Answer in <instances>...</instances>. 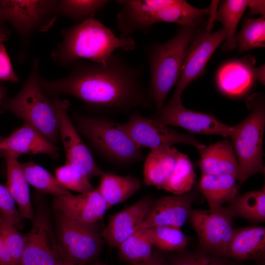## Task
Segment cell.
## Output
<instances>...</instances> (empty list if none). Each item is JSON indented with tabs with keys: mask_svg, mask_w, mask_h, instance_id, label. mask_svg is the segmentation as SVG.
Here are the masks:
<instances>
[{
	"mask_svg": "<svg viewBox=\"0 0 265 265\" xmlns=\"http://www.w3.org/2000/svg\"><path fill=\"white\" fill-rule=\"evenodd\" d=\"M143 72V65L131 64L121 54L114 53L104 63L76 61L65 77H40L39 83L49 96L69 95L104 114L127 112L153 105L142 82Z\"/></svg>",
	"mask_w": 265,
	"mask_h": 265,
	"instance_id": "obj_1",
	"label": "cell"
},
{
	"mask_svg": "<svg viewBox=\"0 0 265 265\" xmlns=\"http://www.w3.org/2000/svg\"><path fill=\"white\" fill-rule=\"evenodd\" d=\"M61 39L51 53V58L62 68L80 60L104 63L115 52L133 50L135 40L117 36L94 17L75 23L61 30Z\"/></svg>",
	"mask_w": 265,
	"mask_h": 265,
	"instance_id": "obj_2",
	"label": "cell"
},
{
	"mask_svg": "<svg viewBox=\"0 0 265 265\" xmlns=\"http://www.w3.org/2000/svg\"><path fill=\"white\" fill-rule=\"evenodd\" d=\"M116 21L122 37L136 32L148 33L159 23L177 24L182 27L197 26L210 13L209 9L196 8L184 0H118Z\"/></svg>",
	"mask_w": 265,
	"mask_h": 265,
	"instance_id": "obj_3",
	"label": "cell"
},
{
	"mask_svg": "<svg viewBox=\"0 0 265 265\" xmlns=\"http://www.w3.org/2000/svg\"><path fill=\"white\" fill-rule=\"evenodd\" d=\"M196 27V26H183L164 43L149 45L143 49L150 67L147 89L156 113L165 105L168 94L179 79L186 51L195 35Z\"/></svg>",
	"mask_w": 265,
	"mask_h": 265,
	"instance_id": "obj_4",
	"label": "cell"
},
{
	"mask_svg": "<svg viewBox=\"0 0 265 265\" xmlns=\"http://www.w3.org/2000/svg\"><path fill=\"white\" fill-rule=\"evenodd\" d=\"M39 73V60L35 57L20 90L13 97L5 98L0 108L24 120L55 145L59 136L58 117L53 99L40 86Z\"/></svg>",
	"mask_w": 265,
	"mask_h": 265,
	"instance_id": "obj_5",
	"label": "cell"
},
{
	"mask_svg": "<svg viewBox=\"0 0 265 265\" xmlns=\"http://www.w3.org/2000/svg\"><path fill=\"white\" fill-rule=\"evenodd\" d=\"M75 126L98 154L113 163L126 165L144 159L142 148L121 123L105 116L78 115Z\"/></svg>",
	"mask_w": 265,
	"mask_h": 265,
	"instance_id": "obj_6",
	"label": "cell"
},
{
	"mask_svg": "<svg viewBox=\"0 0 265 265\" xmlns=\"http://www.w3.org/2000/svg\"><path fill=\"white\" fill-rule=\"evenodd\" d=\"M248 115L234 126L230 136L238 164V180L244 183L251 176L264 173L263 139L265 109L263 97L254 95L248 101Z\"/></svg>",
	"mask_w": 265,
	"mask_h": 265,
	"instance_id": "obj_7",
	"label": "cell"
},
{
	"mask_svg": "<svg viewBox=\"0 0 265 265\" xmlns=\"http://www.w3.org/2000/svg\"><path fill=\"white\" fill-rule=\"evenodd\" d=\"M58 0H0V18L18 34V61H26L31 38L53 27L58 15Z\"/></svg>",
	"mask_w": 265,
	"mask_h": 265,
	"instance_id": "obj_8",
	"label": "cell"
},
{
	"mask_svg": "<svg viewBox=\"0 0 265 265\" xmlns=\"http://www.w3.org/2000/svg\"><path fill=\"white\" fill-rule=\"evenodd\" d=\"M57 227V240L64 262L86 265L97 258L103 240L96 225L80 223L60 214Z\"/></svg>",
	"mask_w": 265,
	"mask_h": 265,
	"instance_id": "obj_9",
	"label": "cell"
},
{
	"mask_svg": "<svg viewBox=\"0 0 265 265\" xmlns=\"http://www.w3.org/2000/svg\"><path fill=\"white\" fill-rule=\"evenodd\" d=\"M133 140L140 148H147L151 151L173 146L174 144L192 145L198 150L205 145L191 134L184 133L138 112L132 113L128 120L122 124Z\"/></svg>",
	"mask_w": 265,
	"mask_h": 265,
	"instance_id": "obj_10",
	"label": "cell"
},
{
	"mask_svg": "<svg viewBox=\"0 0 265 265\" xmlns=\"http://www.w3.org/2000/svg\"><path fill=\"white\" fill-rule=\"evenodd\" d=\"M232 218L224 207L215 210L192 209L188 219L203 250L227 258V247L234 230Z\"/></svg>",
	"mask_w": 265,
	"mask_h": 265,
	"instance_id": "obj_11",
	"label": "cell"
},
{
	"mask_svg": "<svg viewBox=\"0 0 265 265\" xmlns=\"http://www.w3.org/2000/svg\"><path fill=\"white\" fill-rule=\"evenodd\" d=\"M210 31L206 29L192 38L185 53L175 90L168 103H182L184 90L203 73L215 50L225 40L223 28L213 33Z\"/></svg>",
	"mask_w": 265,
	"mask_h": 265,
	"instance_id": "obj_12",
	"label": "cell"
},
{
	"mask_svg": "<svg viewBox=\"0 0 265 265\" xmlns=\"http://www.w3.org/2000/svg\"><path fill=\"white\" fill-rule=\"evenodd\" d=\"M57 113L59 134L64 148L66 162L70 163L89 179L101 176L105 172L96 163L90 151L71 120L68 110L69 102L53 97Z\"/></svg>",
	"mask_w": 265,
	"mask_h": 265,
	"instance_id": "obj_13",
	"label": "cell"
},
{
	"mask_svg": "<svg viewBox=\"0 0 265 265\" xmlns=\"http://www.w3.org/2000/svg\"><path fill=\"white\" fill-rule=\"evenodd\" d=\"M29 232L23 235L24 248L19 265H58L64 262L49 217L36 212Z\"/></svg>",
	"mask_w": 265,
	"mask_h": 265,
	"instance_id": "obj_14",
	"label": "cell"
},
{
	"mask_svg": "<svg viewBox=\"0 0 265 265\" xmlns=\"http://www.w3.org/2000/svg\"><path fill=\"white\" fill-rule=\"evenodd\" d=\"M151 118L166 126H177L193 133L230 137L234 126L223 123L213 115L188 109L182 103L165 104Z\"/></svg>",
	"mask_w": 265,
	"mask_h": 265,
	"instance_id": "obj_15",
	"label": "cell"
},
{
	"mask_svg": "<svg viewBox=\"0 0 265 265\" xmlns=\"http://www.w3.org/2000/svg\"><path fill=\"white\" fill-rule=\"evenodd\" d=\"M53 207L60 214L89 225H96L109 209L97 188L79 195H73L69 192L54 197Z\"/></svg>",
	"mask_w": 265,
	"mask_h": 265,
	"instance_id": "obj_16",
	"label": "cell"
},
{
	"mask_svg": "<svg viewBox=\"0 0 265 265\" xmlns=\"http://www.w3.org/2000/svg\"><path fill=\"white\" fill-rule=\"evenodd\" d=\"M194 200L190 191L154 200L138 230L162 225L181 228L188 219Z\"/></svg>",
	"mask_w": 265,
	"mask_h": 265,
	"instance_id": "obj_17",
	"label": "cell"
},
{
	"mask_svg": "<svg viewBox=\"0 0 265 265\" xmlns=\"http://www.w3.org/2000/svg\"><path fill=\"white\" fill-rule=\"evenodd\" d=\"M154 201L145 196L109 217L101 236L109 247L117 248L138 230Z\"/></svg>",
	"mask_w": 265,
	"mask_h": 265,
	"instance_id": "obj_18",
	"label": "cell"
},
{
	"mask_svg": "<svg viewBox=\"0 0 265 265\" xmlns=\"http://www.w3.org/2000/svg\"><path fill=\"white\" fill-rule=\"evenodd\" d=\"M9 153L19 157L21 154H46L53 158L58 149L30 125H24L0 141V154Z\"/></svg>",
	"mask_w": 265,
	"mask_h": 265,
	"instance_id": "obj_19",
	"label": "cell"
},
{
	"mask_svg": "<svg viewBox=\"0 0 265 265\" xmlns=\"http://www.w3.org/2000/svg\"><path fill=\"white\" fill-rule=\"evenodd\" d=\"M265 255V228L254 226L234 229L226 257L238 261L262 259Z\"/></svg>",
	"mask_w": 265,
	"mask_h": 265,
	"instance_id": "obj_20",
	"label": "cell"
},
{
	"mask_svg": "<svg viewBox=\"0 0 265 265\" xmlns=\"http://www.w3.org/2000/svg\"><path fill=\"white\" fill-rule=\"evenodd\" d=\"M199 167L202 174H229L237 177L238 164L231 142L226 139L198 150Z\"/></svg>",
	"mask_w": 265,
	"mask_h": 265,
	"instance_id": "obj_21",
	"label": "cell"
},
{
	"mask_svg": "<svg viewBox=\"0 0 265 265\" xmlns=\"http://www.w3.org/2000/svg\"><path fill=\"white\" fill-rule=\"evenodd\" d=\"M180 153L173 146L150 151L143 166L145 185L162 189L174 170Z\"/></svg>",
	"mask_w": 265,
	"mask_h": 265,
	"instance_id": "obj_22",
	"label": "cell"
},
{
	"mask_svg": "<svg viewBox=\"0 0 265 265\" xmlns=\"http://www.w3.org/2000/svg\"><path fill=\"white\" fill-rule=\"evenodd\" d=\"M5 159L7 181L5 186L18 205L22 218L33 221L34 217L28 183L18 161V157L9 153L0 154Z\"/></svg>",
	"mask_w": 265,
	"mask_h": 265,
	"instance_id": "obj_23",
	"label": "cell"
},
{
	"mask_svg": "<svg viewBox=\"0 0 265 265\" xmlns=\"http://www.w3.org/2000/svg\"><path fill=\"white\" fill-rule=\"evenodd\" d=\"M255 79L254 69L247 62L231 61L222 65L216 75L219 90L231 96H238L245 93Z\"/></svg>",
	"mask_w": 265,
	"mask_h": 265,
	"instance_id": "obj_24",
	"label": "cell"
},
{
	"mask_svg": "<svg viewBox=\"0 0 265 265\" xmlns=\"http://www.w3.org/2000/svg\"><path fill=\"white\" fill-rule=\"evenodd\" d=\"M238 179L229 174H202L199 186L210 209L223 207V204L231 202L238 191Z\"/></svg>",
	"mask_w": 265,
	"mask_h": 265,
	"instance_id": "obj_25",
	"label": "cell"
},
{
	"mask_svg": "<svg viewBox=\"0 0 265 265\" xmlns=\"http://www.w3.org/2000/svg\"><path fill=\"white\" fill-rule=\"evenodd\" d=\"M141 183L132 175L122 176L106 172L101 176L97 188L109 209L126 201L141 188Z\"/></svg>",
	"mask_w": 265,
	"mask_h": 265,
	"instance_id": "obj_26",
	"label": "cell"
},
{
	"mask_svg": "<svg viewBox=\"0 0 265 265\" xmlns=\"http://www.w3.org/2000/svg\"><path fill=\"white\" fill-rule=\"evenodd\" d=\"M231 215L250 221L262 223L265 221V187L237 196L225 207Z\"/></svg>",
	"mask_w": 265,
	"mask_h": 265,
	"instance_id": "obj_27",
	"label": "cell"
},
{
	"mask_svg": "<svg viewBox=\"0 0 265 265\" xmlns=\"http://www.w3.org/2000/svg\"><path fill=\"white\" fill-rule=\"evenodd\" d=\"M248 3V0H225L215 11L213 20L222 23L225 33V42L222 47L224 51H230L237 46L236 30Z\"/></svg>",
	"mask_w": 265,
	"mask_h": 265,
	"instance_id": "obj_28",
	"label": "cell"
},
{
	"mask_svg": "<svg viewBox=\"0 0 265 265\" xmlns=\"http://www.w3.org/2000/svg\"><path fill=\"white\" fill-rule=\"evenodd\" d=\"M25 178L28 183L38 191L56 196L69 192L46 169L33 162L21 163Z\"/></svg>",
	"mask_w": 265,
	"mask_h": 265,
	"instance_id": "obj_29",
	"label": "cell"
},
{
	"mask_svg": "<svg viewBox=\"0 0 265 265\" xmlns=\"http://www.w3.org/2000/svg\"><path fill=\"white\" fill-rule=\"evenodd\" d=\"M152 246L145 230H138L118 246L119 257L134 265L150 258Z\"/></svg>",
	"mask_w": 265,
	"mask_h": 265,
	"instance_id": "obj_30",
	"label": "cell"
},
{
	"mask_svg": "<svg viewBox=\"0 0 265 265\" xmlns=\"http://www.w3.org/2000/svg\"><path fill=\"white\" fill-rule=\"evenodd\" d=\"M144 230L152 245L163 251H182L189 240L181 228L175 226H157Z\"/></svg>",
	"mask_w": 265,
	"mask_h": 265,
	"instance_id": "obj_31",
	"label": "cell"
},
{
	"mask_svg": "<svg viewBox=\"0 0 265 265\" xmlns=\"http://www.w3.org/2000/svg\"><path fill=\"white\" fill-rule=\"evenodd\" d=\"M111 1L108 0H58L59 16L71 19L75 23L94 17L95 14Z\"/></svg>",
	"mask_w": 265,
	"mask_h": 265,
	"instance_id": "obj_32",
	"label": "cell"
},
{
	"mask_svg": "<svg viewBox=\"0 0 265 265\" xmlns=\"http://www.w3.org/2000/svg\"><path fill=\"white\" fill-rule=\"evenodd\" d=\"M196 175L188 157L180 153L173 172L162 189L174 195L191 191L195 183Z\"/></svg>",
	"mask_w": 265,
	"mask_h": 265,
	"instance_id": "obj_33",
	"label": "cell"
},
{
	"mask_svg": "<svg viewBox=\"0 0 265 265\" xmlns=\"http://www.w3.org/2000/svg\"><path fill=\"white\" fill-rule=\"evenodd\" d=\"M239 52L244 53L265 46V18L248 19L237 36Z\"/></svg>",
	"mask_w": 265,
	"mask_h": 265,
	"instance_id": "obj_34",
	"label": "cell"
},
{
	"mask_svg": "<svg viewBox=\"0 0 265 265\" xmlns=\"http://www.w3.org/2000/svg\"><path fill=\"white\" fill-rule=\"evenodd\" d=\"M55 174L57 181L68 190L81 193L94 189L89 179L67 162L56 168Z\"/></svg>",
	"mask_w": 265,
	"mask_h": 265,
	"instance_id": "obj_35",
	"label": "cell"
},
{
	"mask_svg": "<svg viewBox=\"0 0 265 265\" xmlns=\"http://www.w3.org/2000/svg\"><path fill=\"white\" fill-rule=\"evenodd\" d=\"M0 236L8 248L15 265H19L24 248L23 236L18 227L0 213Z\"/></svg>",
	"mask_w": 265,
	"mask_h": 265,
	"instance_id": "obj_36",
	"label": "cell"
},
{
	"mask_svg": "<svg viewBox=\"0 0 265 265\" xmlns=\"http://www.w3.org/2000/svg\"><path fill=\"white\" fill-rule=\"evenodd\" d=\"M224 259L202 249L180 253L172 258L169 265H233Z\"/></svg>",
	"mask_w": 265,
	"mask_h": 265,
	"instance_id": "obj_37",
	"label": "cell"
},
{
	"mask_svg": "<svg viewBox=\"0 0 265 265\" xmlns=\"http://www.w3.org/2000/svg\"><path fill=\"white\" fill-rule=\"evenodd\" d=\"M15 203L5 185L0 183V213L18 227L22 217L16 208Z\"/></svg>",
	"mask_w": 265,
	"mask_h": 265,
	"instance_id": "obj_38",
	"label": "cell"
},
{
	"mask_svg": "<svg viewBox=\"0 0 265 265\" xmlns=\"http://www.w3.org/2000/svg\"><path fill=\"white\" fill-rule=\"evenodd\" d=\"M17 82L19 78L14 71L4 43L0 42V81Z\"/></svg>",
	"mask_w": 265,
	"mask_h": 265,
	"instance_id": "obj_39",
	"label": "cell"
},
{
	"mask_svg": "<svg viewBox=\"0 0 265 265\" xmlns=\"http://www.w3.org/2000/svg\"><path fill=\"white\" fill-rule=\"evenodd\" d=\"M0 265H15L12 256L0 236Z\"/></svg>",
	"mask_w": 265,
	"mask_h": 265,
	"instance_id": "obj_40",
	"label": "cell"
},
{
	"mask_svg": "<svg viewBox=\"0 0 265 265\" xmlns=\"http://www.w3.org/2000/svg\"><path fill=\"white\" fill-rule=\"evenodd\" d=\"M265 0H249L248 7L250 8V14H261L262 16H265Z\"/></svg>",
	"mask_w": 265,
	"mask_h": 265,
	"instance_id": "obj_41",
	"label": "cell"
},
{
	"mask_svg": "<svg viewBox=\"0 0 265 265\" xmlns=\"http://www.w3.org/2000/svg\"><path fill=\"white\" fill-rule=\"evenodd\" d=\"M134 265H168L158 254L152 253L147 260Z\"/></svg>",
	"mask_w": 265,
	"mask_h": 265,
	"instance_id": "obj_42",
	"label": "cell"
},
{
	"mask_svg": "<svg viewBox=\"0 0 265 265\" xmlns=\"http://www.w3.org/2000/svg\"><path fill=\"white\" fill-rule=\"evenodd\" d=\"M7 24L0 18V42L3 43L9 39L11 33Z\"/></svg>",
	"mask_w": 265,
	"mask_h": 265,
	"instance_id": "obj_43",
	"label": "cell"
},
{
	"mask_svg": "<svg viewBox=\"0 0 265 265\" xmlns=\"http://www.w3.org/2000/svg\"><path fill=\"white\" fill-rule=\"evenodd\" d=\"M265 65H263L261 66L254 69V75L255 79H257L260 81L263 85H265Z\"/></svg>",
	"mask_w": 265,
	"mask_h": 265,
	"instance_id": "obj_44",
	"label": "cell"
},
{
	"mask_svg": "<svg viewBox=\"0 0 265 265\" xmlns=\"http://www.w3.org/2000/svg\"><path fill=\"white\" fill-rule=\"evenodd\" d=\"M5 98H6V89L0 83V104Z\"/></svg>",
	"mask_w": 265,
	"mask_h": 265,
	"instance_id": "obj_45",
	"label": "cell"
},
{
	"mask_svg": "<svg viewBox=\"0 0 265 265\" xmlns=\"http://www.w3.org/2000/svg\"><path fill=\"white\" fill-rule=\"evenodd\" d=\"M58 265H72V264H69V263H65V262H63L60 264H59Z\"/></svg>",
	"mask_w": 265,
	"mask_h": 265,
	"instance_id": "obj_46",
	"label": "cell"
},
{
	"mask_svg": "<svg viewBox=\"0 0 265 265\" xmlns=\"http://www.w3.org/2000/svg\"><path fill=\"white\" fill-rule=\"evenodd\" d=\"M91 265H106L99 263H93L91 264Z\"/></svg>",
	"mask_w": 265,
	"mask_h": 265,
	"instance_id": "obj_47",
	"label": "cell"
},
{
	"mask_svg": "<svg viewBox=\"0 0 265 265\" xmlns=\"http://www.w3.org/2000/svg\"><path fill=\"white\" fill-rule=\"evenodd\" d=\"M2 137V136H0V141Z\"/></svg>",
	"mask_w": 265,
	"mask_h": 265,
	"instance_id": "obj_48",
	"label": "cell"
}]
</instances>
